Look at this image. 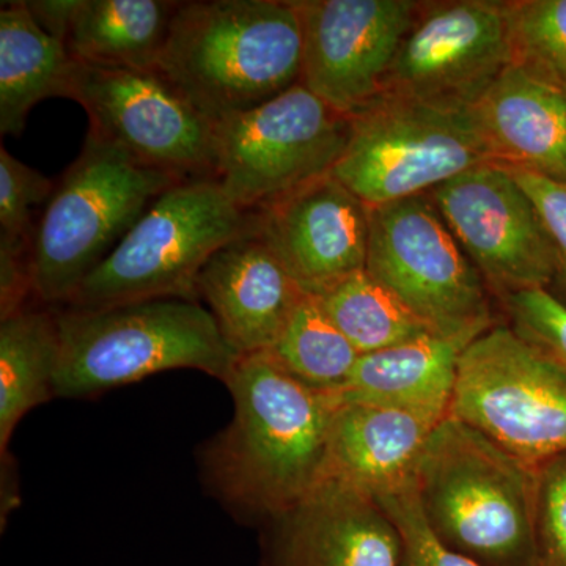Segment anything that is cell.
I'll return each mask as SVG.
<instances>
[{
  "instance_id": "obj_1",
  "label": "cell",
  "mask_w": 566,
  "mask_h": 566,
  "mask_svg": "<svg viewBox=\"0 0 566 566\" xmlns=\"http://www.w3.org/2000/svg\"><path fill=\"white\" fill-rule=\"evenodd\" d=\"M223 385L233 417L200 452L205 485L234 517L263 527L323 479L340 401L294 378L270 352L238 357Z\"/></svg>"
},
{
  "instance_id": "obj_2",
  "label": "cell",
  "mask_w": 566,
  "mask_h": 566,
  "mask_svg": "<svg viewBox=\"0 0 566 566\" xmlns=\"http://www.w3.org/2000/svg\"><path fill=\"white\" fill-rule=\"evenodd\" d=\"M158 71L214 125L256 109L301 82L294 0L180 2Z\"/></svg>"
},
{
  "instance_id": "obj_3",
  "label": "cell",
  "mask_w": 566,
  "mask_h": 566,
  "mask_svg": "<svg viewBox=\"0 0 566 566\" xmlns=\"http://www.w3.org/2000/svg\"><path fill=\"white\" fill-rule=\"evenodd\" d=\"M412 482L428 526L450 549L482 566H534V469L449 415Z\"/></svg>"
},
{
  "instance_id": "obj_4",
  "label": "cell",
  "mask_w": 566,
  "mask_h": 566,
  "mask_svg": "<svg viewBox=\"0 0 566 566\" xmlns=\"http://www.w3.org/2000/svg\"><path fill=\"white\" fill-rule=\"evenodd\" d=\"M57 322L55 398L66 400H87L180 368L226 382L240 357L199 301H139L99 311L57 307Z\"/></svg>"
},
{
  "instance_id": "obj_5",
  "label": "cell",
  "mask_w": 566,
  "mask_h": 566,
  "mask_svg": "<svg viewBox=\"0 0 566 566\" xmlns=\"http://www.w3.org/2000/svg\"><path fill=\"white\" fill-rule=\"evenodd\" d=\"M180 181L88 132L33 230L29 260L35 300L65 307L150 205Z\"/></svg>"
},
{
  "instance_id": "obj_6",
  "label": "cell",
  "mask_w": 566,
  "mask_h": 566,
  "mask_svg": "<svg viewBox=\"0 0 566 566\" xmlns=\"http://www.w3.org/2000/svg\"><path fill=\"white\" fill-rule=\"evenodd\" d=\"M253 223V212L237 207L216 178L177 182L150 205L65 307L99 311L139 301H199L197 282L205 264Z\"/></svg>"
},
{
  "instance_id": "obj_7",
  "label": "cell",
  "mask_w": 566,
  "mask_h": 566,
  "mask_svg": "<svg viewBox=\"0 0 566 566\" xmlns=\"http://www.w3.org/2000/svg\"><path fill=\"white\" fill-rule=\"evenodd\" d=\"M497 163L474 109L381 95L349 117L331 175L368 208L423 196L458 175Z\"/></svg>"
},
{
  "instance_id": "obj_8",
  "label": "cell",
  "mask_w": 566,
  "mask_h": 566,
  "mask_svg": "<svg viewBox=\"0 0 566 566\" xmlns=\"http://www.w3.org/2000/svg\"><path fill=\"white\" fill-rule=\"evenodd\" d=\"M365 271L441 337L469 345L499 324L485 281L427 197L370 208Z\"/></svg>"
},
{
  "instance_id": "obj_9",
  "label": "cell",
  "mask_w": 566,
  "mask_h": 566,
  "mask_svg": "<svg viewBox=\"0 0 566 566\" xmlns=\"http://www.w3.org/2000/svg\"><path fill=\"white\" fill-rule=\"evenodd\" d=\"M449 415L534 469L566 452V365L495 324L461 354Z\"/></svg>"
},
{
  "instance_id": "obj_10",
  "label": "cell",
  "mask_w": 566,
  "mask_h": 566,
  "mask_svg": "<svg viewBox=\"0 0 566 566\" xmlns=\"http://www.w3.org/2000/svg\"><path fill=\"white\" fill-rule=\"evenodd\" d=\"M349 118L297 82L282 95L216 125V180L237 207L260 210L331 174Z\"/></svg>"
},
{
  "instance_id": "obj_11",
  "label": "cell",
  "mask_w": 566,
  "mask_h": 566,
  "mask_svg": "<svg viewBox=\"0 0 566 566\" xmlns=\"http://www.w3.org/2000/svg\"><path fill=\"white\" fill-rule=\"evenodd\" d=\"M69 98L84 107L91 133L134 161L181 180L216 177V125L158 70L76 62Z\"/></svg>"
},
{
  "instance_id": "obj_12",
  "label": "cell",
  "mask_w": 566,
  "mask_h": 566,
  "mask_svg": "<svg viewBox=\"0 0 566 566\" xmlns=\"http://www.w3.org/2000/svg\"><path fill=\"white\" fill-rule=\"evenodd\" d=\"M512 63L510 2L422 3L387 71L381 93L474 109Z\"/></svg>"
},
{
  "instance_id": "obj_13",
  "label": "cell",
  "mask_w": 566,
  "mask_h": 566,
  "mask_svg": "<svg viewBox=\"0 0 566 566\" xmlns=\"http://www.w3.org/2000/svg\"><path fill=\"white\" fill-rule=\"evenodd\" d=\"M431 202L495 300L551 289L553 245L534 202L504 164L458 175L431 191Z\"/></svg>"
},
{
  "instance_id": "obj_14",
  "label": "cell",
  "mask_w": 566,
  "mask_h": 566,
  "mask_svg": "<svg viewBox=\"0 0 566 566\" xmlns=\"http://www.w3.org/2000/svg\"><path fill=\"white\" fill-rule=\"evenodd\" d=\"M294 6L303 29L301 84L349 118L381 93L422 2L294 0Z\"/></svg>"
},
{
  "instance_id": "obj_15",
  "label": "cell",
  "mask_w": 566,
  "mask_h": 566,
  "mask_svg": "<svg viewBox=\"0 0 566 566\" xmlns=\"http://www.w3.org/2000/svg\"><path fill=\"white\" fill-rule=\"evenodd\" d=\"M252 212L256 234L304 294L323 296L365 270L370 208L333 175Z\"/></svg>"
},
{
  "instance_id": "obj_16",
  "label": "cell",
  "mask_w": 566,
  "mask_h": 566,
  "mask_svg": "<svg viewBox=\"0 0 566 566\" xmlns=\"http://www.w3.org/2000/svg\"><path fill=\"white\" fill-rule=\"evenodd\" d=\"M401 538L378 499L324 475L262 527V566H400Z\"/></svg>"
},
{
  "instance_id": "obj_17",
  "label": "cell",
  "mask_w": 566,
  "mask_h": 566,
  "mask_svg": "<svg viewBox=\"0 0 566 566\" xmlns=\"http://www.w3.org/2000/svg\"><path fill=\"white\" fill-rule=\"evenodd\" d=\"M197 292L240 357L271 352L305 296L256 234L255 223L208 260Z\"/></svg>"
},
{
  "instance_id": "obj_18",
  "label": "cell",
  "mask_w": 566,
  "mask_h": 566,
  "mask_svg": "<svg viewBox=\"0 0 566 566\" xmlns=\"http://www.w3.org/2000/svg\"><path fill=\"white\" fill-rule=\"evenodd\" d=\"M495 159L566 185V95L545 77L512 63L475 104Z\"/></svg>"
},
{
  "instance_id": "obj_19",
  "label": "cell",
  "mask_w": 566,
  "mask_h": 566,
  "mask_svg": "<svg viewBox=\"0 0 566 566\" xmlns=\"http://www.w3.org/2000/svg\"><path fill=\"white\" fill-rule=\"evenodd\" d=\"M441 420L387 406L340 401L331 423L324 475L345 480L375 497L389 493L412 479L423 447Z\"/></svg>"
},
{
  "instance_id": "obj_20",
  "label": "cell",
  "mask_w": 566,
  "mask_h": 566,
  "mask_svg": "<svg viewBox=\"0 0 566 566\" xmlns=\"http://www.w3.org/2000/svg\"><path fill=\"white\" fill-rule=\"evenodd\" d=\"M465 344L433 333L363 354L338 400L387 406L444 419L455 394Z\"/></svg>"
},
{
  "instance_id": "obj_21",
  "label": "cell",
  "mask_w": 566,
  "mask_h": 566,
  "mask_svg": "<svg viewBox=\"0 0 566 566\" xmlns=\"http://www.w3.org/2000/svg\"><path fill=\"white\" fill-rule=\"evenodd\" d=\"M76 61L33 21L24 2L0 9V133L20 136L33 107L71 91Z\"/></svg>"
},
{
  "instance_id": "obj_22",
  "label": "cell",
  "mask_w": 566,
  "mask_h": 566,
  "mask_svg": "<svg viewBox=\"0 0 566 566\" xmlns=\"http://www.w3.org/2000/svg\"><path fill=\"white\" fill-rule=\"evenodd\" d=\"M61 334L57 307L35 301L0 318V453L32 409L55 398Z\"/></svg>"
},
{
  "instance_id": "obj_23",
  "label": "cell",
  "mask_w": 566,
  "mask_h": 566,
  "mask_svg": "<svg viewBox=\"0 0 566 566\" xmlns=\"http://www.w3.org/2000/svg\"><path fill=\"white\" fill-rule=\"evenodd\" d=\"M180 2L84 0L65 46L80 63L158 70Z\"/></svg>"
},
{
  "instance_id": "obj_24",
  "label": "cell",
  "mask_w": 566,
  "mask_h": 566,
  "mask_svg": "<svg viewBox=\"0 0 566 566\" xmlns=\"http://www.w3.org/2000/svg\"><path fill=\"white\" fill-rule=\"evenodd\" d=\"M318 301L360 356L431 333L365 270L337 283Z\"/></svg>"
},
{
  "instance_id": "obj_25",
  "label": "cell",
  "mask_w": 566,
  "mask_h": 566,
  "mask_svg": "<svg viewBox=\"0 0 566 566\" xmlns=\"http://www.w3.org/2000/svg\"><path fill=\"white\" fill-rule=\"evenodd\" d=\"M270 353L294 378L326 392L346 385L360 356L323 311L318 297L308 294L297 303Z\"/></svg>"
},
{
  "instance_id": "obj_26",
  "label": "cell",
  "mask_w": 566,
  "mask_h": 566,
  "mask_svg": "<svg viewBox=\"0 0 566 566\" xmlns=\"http://www.w3.org/2000/svg\"><path fill=\"white\" fill-rule=\"evenodd\" d=\"M513 63L526 66L566 95V0L510 2Z\"/></svg>"
},
{
  "instance_id": "obj_27",
  "label": "cell",
  "mask_w": 566,
  "mask_h": 566,
  "mask_svg": "<svg viewBox=\"0 0 566 566\" xmlns=\"http://www.w3.org/2000/svg\"><path fill=\"white\" fill-rule=\"evenodd\" d=\"M54 189L50 178L0 148V251L31 252L33 211Z\"/></svg>"
},
{
  "instance_id": "obj_28",
  "label": "cell",
  "mask_w": 566,
  "mask_h": 566,
  "mask_svg": "<svg viewBox=\"0 0 566 566\" xmlns=\"http://www.w3.org/2000/svg\"><path fill=\"white\" fill-rule=\"evenodd\" d=\"M534 566H566V452L534 468Z\"/></svg>"
},
{
  "instance_id": "obj_29",
  "label": "cell",
  "mask_w": 566,
  "mask_h": 566,
  "mask_svg": "<svg viewBox=\"0 0 566 566\" xmlns=\"http://www.w3.org/2000/svg\"><path fill=\"white\" fill-rule=\"evenodd\" d=\"M401 538L400 566H482L450 549L428 526L417 502L412 479L389 493L376 495Z\"/></svg>"
},
{
  "instance_id": "obj_30",
  "label": "cell",
  "mask_w": 566,
  "mask_h": 566,
  "mask_svg": "<svg viewBox=\"0 0 566 566\" xmlns=\"http://www.w3.org/2000/svg\"><path fill=\"white\" fill-rule=\"evenodd\" d=\"M506 324L566 365V305L547 290H528L499 301Z\"/></svg>"
},
{
  "instance_id": "obj_31",
  "label": "cell",
  "mask_w": 566,
  "mask_h": 566,
  "mask_svg": "<svg viewBox=\"0 0 566 566\" xmlns=\"http://www.w3.org/2000/svg\"><path fill=\"white\" fill-rule=\"evenodd\" d=\"M505 167L538 211L556 260V274L547 292L566 305V185L534 170Z\"/></svg>"
},
{
  "instance_id": "obj_32",
  "label": "cell",
  "mask_w": 566,
  "mask_h": 566,
  "mask_svg": "<svg viewBox=\"0 0 566 566\" xmlns=\"http://www.w3.org/2000/svg\"><path fill=\"white\" fill-rule=\"evenodd\" d=\"M24 3L41 31L66 43L84 0H25Z\"/></svg>"
}]
</instances>
